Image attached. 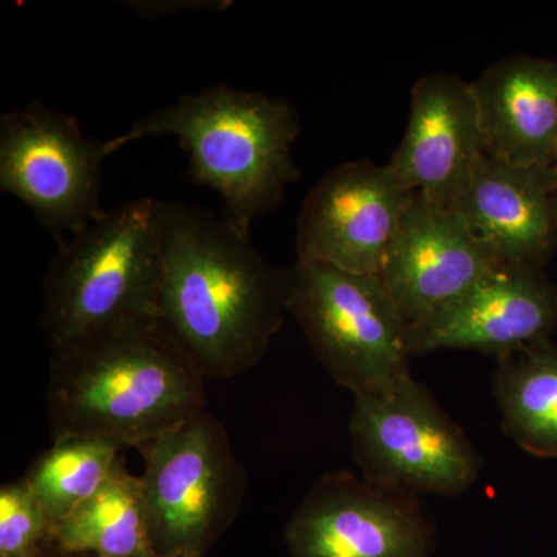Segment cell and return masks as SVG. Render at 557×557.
<instances>
[{"label": "cell", "instance_id": "11", "mask_svg": "<svg viewBox=\"0 0 557 557\" xmlns=\"http://www.w3.org/2000/svg\"><path fill=\"white\" fill-rule=\"evenodd\" d=\"M500 265L460 212L410 193L380 277L410 330Z\"/></svg>", "mask_w": 557, "mask_h": 557}, {"label": "cell", "instance_id": "6", "mask_svg": "<svg viewBox=\"0 0 557 557\" xmlns=\"http://www.w3.org/2000/svg\"><path fill=\"white\" fill-rule=\"evenodd\" d=\"M137 449L156 557H207L247 496V472L225 426L201 412Z\"/></svg>", "mask_w": 557, "mask_h": 557}, {"label": "cell", "instance_id": "10", "mask_svg": "<svg viewBox=\"0 0 557 557\" xmlns=\"http://www.w3.org/2000/svg\"><path fill=\"white\" fill-rule=\"evenodd\" d=\"M409 196L388 163L333 168L304 200L296 260L380 276Z\"/></svg>", "mask_w": 557, "mask_h": 557}, {"label": "cell", "instance_id": "13", "mask_svg": "<svg viewBox=\"0 0 557 557\" xmlns=\"http://www.w3.org/2000/svg\"><path fill=\"white\" fill-rule=\"evenodd\" d=\"M485 153L471 83L454 73H431L410 91L408 127L388 166L409 193L454 208Z\"/></svg>", "mask_w": 557, "mask_h": 557}, {"label": "cell", "instance_id": "9", "mask_svg": "<svg viewBox=\"0 0 557 557\" xmlns=\"http://www.w3.org/2000/svg\"><path fill=\"white\" fill-rule=\"evenodd\" d=\"M285 541L292 557H431L435 530L418 496L335 471L310 487Z\"/></svg>", "mask_w": 557, "mask_h": 557}, {"label": "cell", "instance_id": "21", "mask_svg": "<svg viewBox=\"0 0 557 557\" xmlns=\"http://www.w3.org/2000/svg\"><path fill=\"white\" fill-rule=\"evenodd\" d=\"M38 557H97L94 555H87V553H76V552H67V549H62L54 544L53 541L47 545L42 552L39 553Z\"/></svg>", "mask_w": 557, "mask_h": 557}, {"label": "cell", "instance_id": "2", "mask_svg": "<svg viewBox=\"0 0 557 557\" xmlns=\"http://www.w3.org/2000/svg\"><path fill=\"white\" fill-rule=\"evenodd\" d=\"M159 318H139L51 346V435L124 448L205 412L207 387Z\"/></svg>", "mask_w": 557, "mask_h": 557}, {"label": "cell", "instance_id": "7", "mask_svg": "<svg viewBox=\"0 0 557 557\" xmlns=\"http://www.w3.org/2000/svg\"><path fill=\"white\" fill-rule=\"evenodd\" d=\"M348 431L351 457L376 485L456 497L482 472V457L463 429L413 376L391 394L355 397Z\"/></svg>", "mask_w": 557, "mask_h": 557}, {"label": "cell", "instance_id": "4", "mask_svg": "<svg viewBox=\"0 0 557 557\" xmlns=\"http://www.w3.org/2000/svg\"><path fill=\"white\" fill-rule=\"evenodd\" d=\"M164 201L102 212L60 245L42 282L40 325L51 346L139 318H159Z\"/></svg>", "mask_w": 557, "mask_h": 557}, {"label": "cell", "instance_id": "16", "mask_svg": "<svg viewBox=\"0 0 557 557\" xmlns=\"http://www.w3.org/2000/svg\"><path fill=\"white\" fill-rule=\"evenodd\" d=\"M494 399L502 429L539 458H557V347L537 341L497 358Z\"/></svg>", "mask_w": 557, "mask_h": 557}, {"label": "cell", "instance_id": "19", "mask_svg": "<svg viewBox=\"0 0 557 557\" xmlns=\"http://www.w3.org/2000/svg\"><path fill=\"white\" fill-rule=\"evenodd\" d=\"M53 537L49 519L24 482L0 490V557H38Z\"/></svg>", "mask_w": 557, "mask_h": 557}, {"label": "cell", "instance_id": "22", "mask_svg": "<svg viewBox=\"0 0 557 557\" xmlns=\"http://www.w3.org/2000/svg\"><path fill=\"white\" fill-rule=\"evenodd\" d=\"M549 172H552L553 182H555L557 189V146L555 157H553L552 166H549Z\"/></svg>", "mask_w": 557, "mask_h": 557}, {"label": "cell", "instance_id": "17", "mask_svg": "<svg viewBox=\"0 0 557 557\" xmlns=\"http://www.w3.org/2000/svg\"><path fill=\"white\" fill-rule=\"evenodd\" d=\"M51 541L67 552L97 557H156L141 480L123 457L104 485L54 530Z\"/></svg>", "mask_w": 557, "mask_h": 557}, {"label": "cell", "instance_id": "14", "mask_svg": "<svg viewBox=\"0 0 557 557\" xmlns=\"http://www.w3.org/2000/svg\"><path fill=\"white\" fill-rule=\"evenodd\" d=\"M505 265L542 269L557 244V189L545 168L519 166L485 150L456 207Z\"/></svg>", "mask_w": 557, "mask_h": 557}, {"label": "cell", "instance_id": "12", "mask_svg": "<svg viewBox=\"0 0 557 557\" xmlns=\"http://www.w3.org/2000/svg\"><path fill=\"white\" fill-rule=\"evenodd\" d=\"M557 285L542 270L500 265L445 309L409 330L412 357L460 348L500 358L549 338Z\"/></svg>", "mask_w": 557, "mask_h": 557}, {"label": "cell", "instance_id": "3", "mask_svg": "<svg viewBox=\"0 0 557 557\" xmlns=\"http://www.w3.org/2000/svg\"><path fill=\"white\" fill-rule=\"evenodd\" d=\"M299 132L298 110L284 98L219 84L150 110L113 138L119 149L143 138H177L193 182L215 190L223 218L249 234L299 177L293 157Z\"/></svg>", "mask_w": 557, "mask_h": 557}, {"label": "cell", "instance_id": "8", "mask_svg": "<svg viewBox=\"0 0 557 557\" xmlns=\"http://www.w3.org/2000/svg\"><path fill=\"white\" fill-rule=\"evenodd\" d=\"M119 150L115 138L86 137L75 116L28 102L0 116V190L51 233L73 236L104 212L101 168Z\"/></svg>", "mask_w": 557, "mask_h": 557}, {"label": "cell", "instance_id": "20", "mask_svg": "<svg viewBox=\"0 0 557 557\" xmlns=\"http://www.w3.org/2000/svg\"><path fill=\"white\" fill-rule=\"evenodd\" d=\"M123 3L145 20H160L188 11L228 10L233 5L231 0H127Z\"/></svg>", "mask_w": 557, "mask_h": 557}, {"label": "cell", "instance_id": "18", "mask_svg": "<svg viewBox=\"0 0 557 557\" xmlns=\"http://www.w3.org/2000/svg\"><path fill=\"white\" fill-rule=\"evenodd\" d=\"M121 449L102 440L61 437L36 458L24 482L46 512L53 533L104 485L121 460Z\"/></svg>", "mask_w": 557, "mask_h": 557}, {"label": "cell", "instance_id": "5", "mask_svg": "<svg viewBox=\"0 0 557 557\" xmlns=\"http://www.w3.org/2000/svg\"><path fill=\"white\" fill-rule=\"evenodd\" d=\"M285 307L355 397L391 394L412 379L408 325L380 276L296 260L285 270Z\"/></svg>", "mask_w": 557, "mask_h": 557}, {"label": "cell", "instance_id": "15", "mask_svg": "<svg viewBox=\"0 0 557 557\" xmlns=\"http://www.w3.org/2000/svg\"><path fill=\"white\" fill-rule=\"evenodd\" d=\"M471 86L486 152L549 170L557 146V62L515 54L487 67Z\"/></svg>", "mask_w": 557, "mask_h": 557}, {"label": "cell", "instance_id": "1", "mask_svg": "<svg viewBox=\"0 0 557 557\" xmlns=\"http://www.w3.org/2000/svg\"><path fill=\"white\" fill-rule=\"evenodd\" d=\"M285 270L222 215L164 201L159 319L207 380L259 364L284 325Z\"/></svg>", "mask_w": 557, "mask_h": 557}]
</instances>
